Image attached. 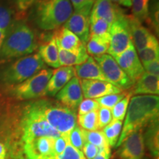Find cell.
Masks as SVG:
<instances>
[{"mask_svg": "<svg viewBox=\"0 0 159 159\" xmlns=\"http://www.w3.org/2000/svg\"><path fill=\"white\" fill-rule=\"evenodd\" d=\"M159 97L158 95H136L130 99L122 131L116 146L119 148L127 136L143 130L154 121L158 120Z\"/></svg>", "mask_w": 159, "mask_h": 159, "instance_id": "cell-1", "label": "cell"}, {"mask_svg": "<svg viewBox=\"0 0 159 159\" xmlns=\"http://www.w3.org/2000/svg\"><path fill=\"white\" fill-rule=\"evenodd\" d=\"M39 47V39L30 26L21 20L12 23L0 49V63L33 54Z\"/></svg>", "mask_w": 159, "mask_h": 159, "instance_id": "cell-2", "label": "cell"}, {"mask_svg": "<svg viewBox=\"0 0 159 159\" xmlns=\"http://www.w3.org/2000/svg\"><path fill=\"white\" fill-rule=\"evenodd\" d=\"M35 25L44 31L55 30L64 25L73 13L69 0H37L33 6Z\"/></svg>", "mask_w": 159, "mask_h": 159, "instance_id": "cell-3", "label": "cell"}, {"mask_svg": "<svg viewBox=\"0 0 159 159\" xmlns=\"http://www.w3.org/2000/svg\"><path fill=\"white\" fill-rule=\"evenodd\" d=\"M46 68L38 52L18 58L0 71V83L8 88L21 83Z\"/></svg>", "mask_w": 159, "mask_h": 159, "instance_id": "cell-4", "label": "cell"}, {"mask_svg": "<svg viewBox=\"0 0 159 159\" xmlns=\"http://www.w3.org/2000/svg\"><path fill=\"white\" fill-rule=\"evenodd\" d=\"M40 105L47 122L61 134H69L77 125L76 113L61 103L41 99Z\"/></svg>", "mask_w": 159, "mask_h": 159, "instance_id": "cell-5", "label": "cell"}, {"mask_svg": "<svg viewBox=\"0 0 159 159\" xmlns=\"http://www.w3.org/2000/svg\"><path fill=\"white\" fill-rule=\"evenodd\" d=\"M53 69H43L19 84L7 88V92L19 101L30 100L43 97V91L52 75Z\"/></svg>", "mask_w": 159, "mask_h": 159, "instance_id": "cell-6", "label": "cell"}, {"mask_svg": "<svg viewBox=\"0 0 159 159\" xmlns=\"http://www.w3.org/2000/svg\"><path fill=\"white\" fill-rule=\"evenodd\" d=\"M94 58L102 70L105 80L122 91L129 90L134 83L129 78L111 55L103 54Z\"/></svg>", "mask_w": 159, "mask_h": 159, "instance_id": "cell-7", "label": "cell"}, {"mask_svg": "<svg viewBox=\"0 0 159 159\" xmlns=\"http://www.w3.org/2000/svg\"><path fill=\"white\" fill-rule=\"evenodd\" d=\"M132 43L128 16L122 14L111 24L110 45L107 52L114 57L126 50Z\"/></svg>", "mask_w": 159, "mask_h": 159, "instance_id": "cell-8", "label": "cell"}, {"mask_svg": "<svg viewBox=\"0 0 159 159\" xmlns=\"http://www.w3.org/2000/svg\"><path fill=\"white\" fill-rule=\"evenodd\" d=\"M93 4L75 11L63 26L75 33L85 46L90 36V14Z\"/></svg>", "mask_w": 159, "mask_h": 159, "instance_id": "cell-9", "label": "cell"}, {"mask_svg": "<svg viewBox=\"0 0 159 159\" xmlns=\"http://www.w3.org/2000/svg\"><path fill=\"white\" fill-rule=\"evenodd\" d=\"M120 68L134 83L144 72L135 47L131 43L126 50L114 57Z\"/></svg>", "mask_w": 159, "mask_h": 159, "instance_id": "cell-10", "label": "cell"}, {"mask_svg": "<svg viewBox=\"0 0 159 159\" xmlns=\"http://www.w3.org/2000/svg\"><path fill=\"white\" fill-rule=\"evenodd\" d=\"M142 130L132 133L119 145L117 155L120 159H142L145 145Z\"/></svg>", "mask_w": 159, "mask_h": 159, "instance_id": "cell-11", "label": "cell"}, {"mask_svg": "<svg viewBox=\"0 0 159 159\" xmlns=\"http://www.w3.org/2000/svg\"><path fill=\"white\" fill-rule=\"evenodd\" d=\"M55 97L61 105L75 112L83 99L80 79L76 76L71 78L57 93Z\"/></svg>", "mask_w": 159, "mask_h": 159, "instance_id": "cell-12", "label": "cell"}, {"mask_svg": "<svg viewBox=\"0 0 159 159\" xmlns=\"http://www.w3.org/2000/svg\"><path fill=\"white\" fill-rule=\"evenodd\" d=\"M128 21L131 40L137 51L142 50L152 43L158 41L156 37L142 23L132 16H128Z\"/></svg>", "mask_w": 159, "mask_h": 159, "instance_id": "cell-13", "label": "cell"}, {"mask_svg": "<svg viewBox=\"0 0 159 159\" xmlns=\"http://www.w3.org/2000/svg\"><path fill=\"white\" fill-rule=\"evenodd\" d=\"M80 82L83 97L86 99H97L105 95L119 94L122 91L108 81L80 80Z\"/></svg>", "mask_w": 159, "mask_h": 159, "instance_id": "cell-14", "label": "cell"}, {"mask_svg": "<svg viewBox=\"0 0 159 159\" xmlns=\"http://www.w3.org/2000/svg\"><path fill=\"white\" fill-rule=\"evenodd\" d=\"M122 14H124L122 10L111 0H94L90 14V22L102 19L111 25Z\"/></svg>", "mask_w": 159, "mask_h": 159, "instance_id": "cell-15", "label": "cell"}, {"mask_svg": "<svg viewBox=\"0 0 159 159\" xmlns=\"http://www.w3.org/2000/svg\"><path fill=\"white\" fill-rule=\"evenodd\" d=\"M75 76V72L73 66H60L55 69L53 70L52 75L46 86L43 97L55 96L57 93Z\"/></svg>", "mask_w": 159, "mask_h": 159, "instance_id": "cell-16", "label": "cell"}, {"mask_svg": "<svg viewBox=\"0 0 159 159\" xmlns=\"http://www.w3.org/2000/svg\"><path fill=\"white\" fill-rule=\"evenodd\" d=\"M131 89L132 95H158L159 77L144 71Z\"/></svg>", "mask_w": 159, "mask_h": 159, "instance_id": "cell-17", "label": "cell"}, {"mask_svg": "<svg viewBox=\"0 0 159 159\" xmlns=\"http://www.w3.org/2000/svg\"><path fill=\"white\" fill-rule=\"evenodd\" d=\"M75 76L80 80L107 81L94 57L89 56L84 63L74 67Z\"/></svg>", "mask_w": 159, "mask_h": 159, "instance_id": "cell-18", "label": "cell"}, {"mask_svg": "<svg viewBox=\"0 0 159 159\" xmlns=\"http://www.w3.org/2000/svg\"><path fill=\"white\" fill-rule=\"evenodd\" d=\"M53 36L56 40L57 45L65 50H77L85 46L75 33L65 28L63 26L55 30Z\"/></svg>", "mask_w": 159, "mask_h": 159, "instance_id": "cell-19", "label": "cell"}, {"mask_svg": "<svg viewBox=\"0 0 159 159\" xmlns=\"http://www.w3.org/2000/svg\"><path fill=\"white\" fill-rule=\"evenodd\" d=\"M57 49L60 66H73L80 65L84 63L89 57L85 46L73 51L65 50L57 46Z\"/></svg>", "mask_w": 159, "mask_h": 159, "instance_id": "cell-20", "label": "cell"}, {"mask_svg": "<svg viewBox=\"0 0 159 159\" xmlns=\"http://www.w3.org/2000/svg\"><path fill=\"white\" fill-rule=\"evenodd\" d=\"M39 54L45 64L52 68L60 67L58 49L55 37L52 36L50 40L41 43L39 47Z\"/></svg>", "mask_w": 159, "mask_h": 159, "instance_id": "cell-21", "label": "cell"}, {"mask_svg": "<svg viewBox=\"0 0 159 159\" xmlns=\"http://www.w3.org/2000/svg\"><path fill=\"white\" fill-rule=\"evenodd\" d=\"M144 136V145L148 147L151 155L154 158H158L159 156V134L158 120L154 121L148 125Z\"/></svg>", "mask_w": 159, "mask_h": 159, "instance_id": "cell-22", "label": "cell"}, {"mask_svg": "<svg viewBox=\"0 0 159 159\" xmlns=\"http://www.w3.org/2000/svg\"><path fill=\"white\" fill-rule=\"evenodd\" d=\"M110 39L90 35L85 44L87 53L93 57L105 54L108 50Z\"/></svg>", "mask_w": 159, "mask_h": 159, "instance_id": "cell-23", "label": "cell"}, {"mask_svg": "<svg viewBox=\"0 0 159 159\" xmlns=\"http://www.w3.org/2000/svg\"><path fill=\"white\" fill-rule=\"evenodd\" d=\"M122 128V121L114 120V119H112V121L103 128L102 132L104 133L108 144L111 148L116 146L121 134Z\"/></svg>", "mask_w": 159, "mask_h": 159, "instance_id": "cell-24", "label": "cell"}, {"mask_svg": "<svg viewBox=\"0 0 159 159\" xmlns=\"http://www.w3.org/2000/svg\"><path fill=\"white\" fill-rule=\"evenodd\" d=\"M85 142L92 144L99 149L110 150V145L102 131H89L82 129Z\"/></svg>", "mask_w": 159, "mask_h": 159, "instance_id": "cell-25", "label": "cell"}, {"mask_svg": "<svg viewBox=\"0 0 159 159\" xmlns=\"http://www.w3.org/2000/svg\"><path fill=\"white\" fill-rule=\"evenodd\" d=\"M77 122L82 129L89 131H95L99 129L98 112L97 111H91L88 114L78 115Z\"/></svg>", "mask_w": 159, "mask_h": 159, "instance_id": "cell-26", "label": "cell"}, {"mask_svg": "<svg viewBox=\"0 0 159 159\" xmlns=\"http://www.w3.org/2000/svg\"><path fill=\"white\" fill-rule=\"evenodd\" d=\"M149 2L150 0H132V16L141 23L147 21L149 17Z\"/></svg>", "mask_w": 159, "mask_h": 159, "instance_id": "cell-27", "label": "cell"}, {"mask_svg": "<svg viewBox=\"0 0 159 159\" xmlns=\"http://www.w3.org/2000/svg\"><path fill=\"white\" fill-rule=\"evenodd\" d=\"M111 24L105 19H99L90 22V35H94L103 39H110Z\"/></svg>", "mask_w": 159, "mask_h": 159, "instance_id": "cell-28", "label": "cell"}, {"mask_svg": "<svg viewBox=\"0 0 159 159\" xmlns=\"http://www.w3.org/2000/svg\"><path fill=\"white\" fill-rule=\"evenodd\" d=\"M139 58L142 64L145 63L159 61V44L158 41L152 43L144 49L139 51Z\"/></svg>", "mask_w": 159, "mask_h": 159, "instance_id": "cell-29", "label": "cell"}, {"mask_svg": "<svg viewBox=\"0 0 159 159\" xmlns=\"http://www.w3.org/2000/svg\"><path fill=\"white\" fill-rule=\"evenodd\" d=\"M132 97L131 93H128L122 100H120L115 106L111 109L112 118L114 120L123 121L126 116L127 110H128L129 102Z\"/></svg>", "mask_w": 159, "mask_h": 159, "instance_id": "cell-30", "label": "cell"}, {"mask_svg": "<svg viewBox=\"0 0 159 159\" xmlns=\"http://www.w3.org/2000/svg\"><path fill=\"white\" fill-rule=\"evenodd\" d=\"M36 2L37 0H13L16 19L22 20L25 19L27 11Z\"/></svg>", "mask_w": 159, "mask_h": 159, "instance_id": "cell-31", "label": "cell"}, {"mask_svg": "<svg viewBox=\"0 0 159 159\" xmlns=\"http://www.w3.org/2000/svg\"><path fill=\"white\" fill-rule=\"evenodd\" d=\"M126 93H119V94H112L103 96L99 98L95 99L100 107L108 108L111 110L118 103L126 96Z\"/></svg>", "mask_w": 159, "mask_h": 159, "instance_id": "cell-32", "label": "cell"}, {"mask_svg": "<svg viewBox=\"0 0 159 159\" xmlns=\"http://www.w3.org/2000/svg\"><path fill=\"white\" fill-rule=\"evenodd\" d=\"M69 142L75 148L81 150L85 143L84 136H83L82 128L76 125L74 128L71 130L69 134Z\"/></svg>", "mask_w": 159, "mask_h": 159, "instance_id": "cell-33", "label": "cell"}, {"mask_svg": "<svg viewBox=\"0 0 159 159\" xmlns=\"http://www.w3.org/2000/svg\"><path fill=\"white\" fill-rule=\"evenodd\" d=\"M52 159H86L83 152L78 149L75 148L72 145L70 144V142L68 143V144L66 147L65 150L61 154L56 156Z\"/></svg>", "mask_w": 159, "mask_h": 159, "instance_id": "cell-34", "label": "cell"}, {"mask_svg": "<svg viewBox=\"0 0 159 159\" xmlns=\"http://www.w3.org/2000/svg\"><path fill=\"white\" fill-rule=\"evenodd\" d=\"M12 16L11 10L0 4V29L6 33L12 25Z\"/></svg>", "mask_w": 159, "mask_h": 159, "instance_id": "cell-35", "label": "cell"}, {"mask_svg": "<svg viewBox=\"0 0 159 159\" xmlns=\"http://www.w3.org/2000/svg\"><path fill=\"white\" fill-rule=\"evenodd\" d=\"M99 105L97 102L96 99H83L82 102L79 105L78 108V115H83L88 114L91 111H98L99 108Z\"/></svg>", "mask_w": 159, "mask_h": 159, "instance_id": "cell-36", "label": "cell"}, {"mask_svg": "<svg viewBox=\"0 0 159 159\" xmlns=\"http://www.w3.org/2000/svg\"><path fill=\"white\" fill-rule=\"evenodd\" d=\"M97 112H98L99 129H102L112 121L113 118L111 110L104 108V107H99Z\"/></svg>", "mask_w": 159, "mask_h": 159, "instance_id": "cell-37", "label": "cell"}, {"mask_svg": "<svg viewBox=\"0 0 159 159\" xmlns=\"http://www.w3.org/2000/svg\"><path fill=\"white\" fill-rule=\"evenodd\" d=\"M68 143H69V134L61 135V136L55 139L54 153L55 156L62 153Z\"/></svg>", "mask_w": 159, "mask_h": 159, "instance_id": "cell-38", "label": "cell"}, {"mask_svg": "<svg viewBox=\"0 0 159 159\" xmlns=\"http://www.w3.org/2000/svg\"><path fill=\"white\" fill-rule=\"evenodd\" d=\"M83 153L87 159H93L98 153L99 148L95 145L85 142L83 147Z\"/></svg>", "mask_w": 159, "mask_h": 159, "instance_id": "cell-39", "label": "cell"}, {"mask_svg": "<svg viewBox=\"0 0 159 159\" xmlns=\"http://www.w3.org/2000/svg\"><path fill=\"white\" fill-rule=\"evenodd\" d=\"M142 66L145 72L159 77V61L143 63Z\"/></svg>", "mask_w": 159, "mask_h": 159, "instance_id": "cell-40", "label": "cell"}, {"mask_svg": "<svg viewBox=\"0 0 159 159\" xmlns=\"http://www.w3.org/2000/svg\"><path fill=\"white\" fill-rule=\"evenodd\" d=\"M69 1L72 5V7L75 8V11H77L85 5L94 4V0H69Z\"/></svg>", "mask_w": 159, "mask_h": 159, "instance_id": "cell-41", "label": "cell"}, {"mask_svg": "<svg viewBox=\"0 0 159 159\" xmlns=\"http://www.w3.org/2000/svg\"><path fill=\"white\" fill-rule=\"evenodd\" d=\"M111 150L106 149H99L98 153L93 159H110Z\"/></svg>", "mask_w": 159, "mask_h": 159, "instance_id": "cell-42", "label": "cell"}, {"mask_svg": "<svg viewBox=\"0 0 159 159\" xmlns=\"http://www.w3.org/2000/svg\"><path fill=\"white\" fill-rule=\"evenodd\" d=\"M113 3L117 5H122L124 7H131V0H111Z\"/></svg>", "mask_w": 159, "mask_h": 159, "instance_id": "cell-43", "label": "cell"}, {"mask_svg": "<svg viewBox=\"0 0 159 159\" xmlns=\"http://www.w3.org/2000/svg\"><path fill=\"white\" fill-rule=\"evenodd\" d=\"M7 157V150L5 144L0 141V159H6Z\"/></svg>", "mask_w": 159, "mask_h": 159, "instance_id": "cell-44", "label": "cell"}, {"mask_svg": "<svg viewBox=\"0 0 159 159\" xmlns=\"http://www.w3.org/2000/svg\"><path fill=\"white\" fill-rule=\"evenodd\" d=\"M5 35H6V32L0 29V49H1L2 46V43H3L4 40H5Z\"/></svg>", "mask_w": 159, "mask_h": 159, "instance_id": "cell-45", "label": "cell"}, {"mask_svg": "<svg viewBox=\"0 0 159 159\" xmlns=\"http://www.w3.org/2000/svg\"><path fill=\"white\" fill-rule=\"evenodd\" d=\"M142 159H150V158H143Z\"/></svg>", "mask_w": 159, "mask_h": 159, "instance_id": "cell-46", "label": "cell"}]
</instances>
